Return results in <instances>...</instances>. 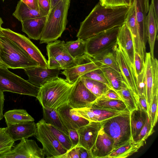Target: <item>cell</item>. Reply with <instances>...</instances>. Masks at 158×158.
<instances>
[{
  "label": "cell",
  "instance_id": "cell-1",
  "mask_svg": "<svg viewBox=\"0 0 158 158\" xmlns=\"http://www.w3.org/2000/svg\"><path fill=\"white\" fill-rule=\"evenodd\" d=\"M131 6L106 7L99 2L81 22L76 37L85 40L102 32L122 26Z\"/></svg>",
  "mask_w": 158,
  "mask_h": 158
},
{
  "label": "cell",
  "instance_id": "cell-2",
  "mask_svg": "<svg viewBox=\"0 0 158 158\" xmlns=\"http://www.w3.org/2000/svg\"><path fill=\"white\" fill-rule=\"evenodd\" d=\"M58 77L40 87L36 97L43 107L57 109L68 103L69 96L74 85Z\"/></svg>",
  "mask_w": 158,
  "mask_h": 158
},
{
  "label": "cell",
  "instance_id": "cell-3",
  "mask_svg": "<svg viewBox=\"0 0 158 158\" xmlns=\"http://www.w3.org/2000/svg\"><path fill=\"white\" fill-rule=\"evenodd\" d=\"M70 1L61 0L50 9L40 40V44L55 41L61 36L67 23Z\"/></svg>",
  "mask_w": 158,
  "mask_h": 158
},
{
  "label": "cell",
  "instance_id": "cell-4",
  "mask_svg": "<svg viewBox=\"0 0 158 158\" xmlns=\"http://www.w3.org/2000/svg\"><path fill=\"white\" fill-rule=\"evenodd\" d=\"M0 57L7 68L25 69L39 64L6 36L0 29Z\"/></svg>",
  "mask_w": 158,
  "mask_h": 158
},
{
  "label": "cell",
  "instance_id": "cell-5",
  "mask_svg": "<svg viewBox=\"0 0 158 158\" xmlns=\"http://www.w3.org/2000/svg\"><path fill=\"white\" fill-rule=\"evenodd\" d=\"M101 123L104 131L114 140L113 151L132 139L130 114L111 117L101 122Z\"/></svg>",
  "mask_w": 158,
  "mask_h": 158
},
{
  "label": "cell",
  "instance_id": "cell-6",
  "mask_svg": "<svg viewBox=\"0 0 158 158\" xmlns=\"http://www.w3.org/2000/svg\"><path fill=\"white\" fill-rule=\"evenodd\" d=\"M40 88L10 71L7 68L0 67V91L36 97Z\"/></svg>",
  "mask_w": 158,
  "mask_h": 158
},
{
  "label": "cell",
  "instance_id": "cell-7",
  "mask_svg": "<svg viewBox=\"0 0 158 158\" xmlns=\"http://www.w3.org/2000/svg\"><path fill=\"white\" fill-rule=\"evenodd\" d=\"M64 41L56 40L47 43L46 46L48 68L63 69L75 66L77 58H73L64 46Z\"/></svg>",
  "mask_w": 158,
  "mask_h": 158
},
{
  "label": "cell",
  "instance_id": "cell-8",
  "mask_svg": "<svg viewBox=\"0 0 158 158\" xmlns=\"http://www.w3.org/2000/svg\"><path fill=\"white\" fill-rule=\"evenodd\" d=\"M120 27L102 32L86 40V54L91 56L112 49L117 44Z\"/></svg>",
  "mask_w": 158,
  "mask_h": 158
},
{
  "label": "cell",
  "instance_id": "cell-9",
  "mask_svg": "<svg viewBox=\"0 0 158 158\" xmlns=\"http://www.w3.org/2000/svg\"><path fill=\"white\" fill-rule=\"evenodd\" d=\"M37 131L35 136L42 144L45 156L47 158H56L67 151L57 140L46 126L42 119L36 123Z\"/></svg>",
  "mask_w": 158,
  "mask_h": 158
},
{
  "label": "cell",
  "instance_id": "cell-10",
  "mask_svg": "<svg viewBox=\"0 0 158 158\" xmlns=\"http://www.w3.org/2000/svg\"><path fill=\"white\" fill-rule=\"evenodd\" d=\"M113 48L120 73L125 83L131 91L137 106L138 94L134 68L125 52L117 43Z\"/></svg>",
  "mask_w": 158,
  "mask_h": 158
},
{
  "label": "cell",
  "instance_id": "cell-11",
  "mask_svg": "<svg viewBox=\"0 0 158 158\" xmlns=\"http://www.w3.org/2000/svg\"><path fill=\"white\" fill-rule=\"evenodd\" d=\"M0 30L9 38L27 53L40 64V67H48L47 60L38 48L24 35L8 28L1 27Z\"/></svg>",
  "mask_w": 158,
  "mask_h": 158
},
{
  "label": "cell",
  "instance_id": "cell-12",
  "mask_svg": "<svg viewBox=\"0 0 158 158\" xmlns=\"http://www.w3.org/2000/svg\"><path fill=\"white\" fill-rule=\"evenodd\" d=\"M144 65L148 111L153 97L155 95L158 94V60L156 58L153 57L150 52H146Z\"/></svg>",
  "mask_w": 158,
  "mask_h": 158
},
{
  "label": "cell",
  "instance_id": "cell-13",
  "mask_svg": "<svg viewBox=\"0 0 158 158\" xmlns=\"http://www.w3.org/2000/svg\"><path fill=\"white\" fill-rule=\"evenodd\" d=\"M97 98L86 87L80 77L76 81L71 89L68 104L73 109L82 108L91 105Z\"/></svg>",
  "mask_w": 158,
  "mask_h": 158
},
{
  "label": "cell",
  "instance_id": "cell-14",
  "mask_svg": "<svg viewBox=\"0 0 158 158\" xmlns=\"http://www.w3.org/2000/svg\"><path fill=\"white\" fill-rule=\"evenodd\" d=\"M101 67L94 61L91 56L85 54L77 58L75 66L64 69L61 74L65 76L68 82L72 84L84 74Z\"/></svg>",
  "mask_w": 158,
  "mask_h": 158
},
{
  "label": "cell",
  "instance_id": "cell-15",
  "mask_svg": "<svg viewBox=\"0 0 158 158\" xmlns=\"http://www.w3.org/2000/svg\"><path fill=\"white\" fill-rule=\"evenodd\" d=\"M45 155L42 148L39 147L35 141L23 138L19 143L1 158H44Z\"/></svg>",
  "mask_w": 158,
  "mask_h": 158
},
{
  "label": "cell",
  "instance_id": "cell-16",
  "mask_svg": "<svg viewBox=\"0 0 158 158\" xmlns=\"http://www.w3.org/2000/svg\"><path fill=\"white\" fill-rule=\"evenodd\" d=\"M70 112L90 121L99 122L118 115L130 113L128 111L102 109L95 107L92 105L82 108H72Z\"/></svg>",
  "mask_w": 158,
  "mask_h": 158
},
{
  "label": "cell",
  "instance_id": "cell-17",
  "mask_svg": "<svg viewBox=\"0 0 158 158\" xmlns=\"http://www.w3.org/2000/svg\"><path fill=\"white\" fill-rule=\"evenodd\" d=\"M27 75V81L32 85L40 87L47 82L58 77L60 69L40 66L24 69Z\"/></svg>",
  "mask_w": 158,
  "mask_h": 158
},
{
  "label": "cell",
  "instance_id": "cell-18",
  "mask_svg": "<svg viewBox=\"0 0 158 158\" xmlns=\"http://www.w3.org/2000/svg\"><path fill=\"white\" fill-rule=\"evenodd\" d=\"M101 127V122L90 121L77 129L79 136L77 146L90 150L96 141Z\"/></svg>",
  "mask_w": 158,
  "mask_h": 158
},
{
  "label": "cell",
  "instance_id": "cell-19",
  "mask_svg": "<svg viewBox=\"0 0 158 158\" xmlns=\"http://www.w3.org/2000/svg\"><path fill=\"white\" fill-rule=\"evenodd\" d=\"M114 140L101 127L96 141L90 150L93 158H105L114 149Z\"/></svg>",
  "mask_w": 158,
  "mask_h": 158
},
{
  "label": "cell",
  "instance_id": "cell-20",
  "mask_svg": "<svg viewBox=\"0 0 158 158\" xmlns=\"http://www.w3.org/2000/svg\"><path fill=\"white\" fill-rule=\"evenodd\" d=\"M72 108L67 104L57 109L60 118L65 127L70 129L77 130L88 124L90 122L70 112Z\"/></svg>",
  "mask_w": 158,
  "mask_h": 158
},
{
  "label": "cell",
  "instance_id": "cell-21",
  "mask_svg": "<svg viewBox=\"0 0 158 158\" xmlns=\"http://www.w3.org/2000/svg\"><path fill=\"white\" fill-rule=\"evenodd\" d=\"M139 38L140 48V56L145 61L146 45L148 41L146 18L147 14L143 9L139 0H135Z\"/></svg>",
  "mask_w": 158,
  "mask_h": 158
},
{
  "label": "cell",
  "instance_id": "cell-22",
  "mask_svg": "<svg viewBox=\"0 0 158 158\" xmlns=\"http://www.w3.org/2000/svg\"><path fill=\"white\" fill-rule=\"evenodd\" d=\"M117 43L125 52L134 68L135 52L134 42L131 32L125 23L120 27Z\"/></svg>",
  "mask_w": 158,
  "mask_h": 158
},
{
  "label": "cell",
  "instance_id": "cell-23",
  "mask_svg": "<svg viewBox=\"0 0 158 158\" xmlns=\"http://www.w3.org/2000/svg\"><path fill=\"white\" fill-rule=\"evenodd\" d=\"M47 16L30 19L21 22L22 31L31 39H40L44 28Z\"/></svg>",
  "mask_w": 158,
  "mask_h": 158
},
{
  "label": "cell",
  "instance_id": "cell-24",
  "mask_svg": "<svg viewBox=\"0 0 158 158\" xmlns=\"http://www.w3.org/2000/svg\"><path fill=\"white\" fill-rule=\"evenodd\" d=\"M7 131L14 141L35 136L37 131L34 121L7 127Z\"/></svg>",
  "mask_w": 158,
  "mask_h": 158
},
{
  "label": "cell",
  "instance_id": "cell-25",
  "mask_svg": "<svg viewBox=\"0 0 158 158\" xmlns=\"http://www.w3.org/2000/svg\"><path fill=\"white\" fill-rule=\"evenodd\" d=\"M148 13L146 18L148 40L149 45L150 53L151 56L154 57V48L155 42L157 37L158 25L156 24L155 21L152 1H151L149 6Z\"/></svg>",
  "mask_w": 158,
  "mask_h": 158
},
{
  "label": "cell",
  "instance_id": "cell-26",
  "mask_svg": "<svg viewBox=\"0 0 158 158\" xmlns=\"http://www.w3.org/2000/svg\"><path fill=\"white\" fill-rule=\"evenodd\" d=\"M125 23L129 29L132 34L134 42L135 51L140 56V51L135 0H132V4L127 14Z\"/></svg>",
  "mask_w": 158,
  "mask_h": 158
},
{
  "label": "cell",
  "instance_id": "cell-27",
  "mask_svg": "<svg viewBox=\"0 0 158 158\" xmlns=\"http://www.w3.org/2000/svg\"><path fill=\"white\" fill-rule=\"evenodd\" d=\"M7 127L34 121V118L23 109H14L4 114Z\"/></svg>",
  "mask_w": 158,
  "mask_h": 158
},
{
  "label": "cell",
  "instance_id": "cell-28",
  "mask_svg": "<svg viewBox=\"0 0 158 158\" xmlns=\"http://www.w3.org/2000/svg\"><path fill=\"white\" fill-rule=\"evenodd\" d=\"M100 69L109 84L110 88L119 90L128 87L120 73L106 65L101 66Z\"/></svg>",
  "mask_w": 158,
  "mask_h": 158
},
{
  "label": "cell",
  "instance_id": "cell-29",
  "mask_svg": "<svg viewBox=\"0 0 158 158\" xmlns=\"http://www.w3.org/2000/svg\"><path fill=\"white\" fill-rule=\"evenodd\" d=\"M148 114L136 108L130 113V123L131 137L134 140L137 138L144 125Z\"/></svg>",
  "mask_w": 158,
  "mask_h": 158
},
{
  "label": "cell",
  "instance_id": "cell-30",
  "mask_svg": "<svg viewBox=\"0 0 158 158\" xmlns=\"http://www.w3.org/2000/svg\"><path fill=\"white\" fill-rule=\"evenodd\" d=\"M144 142H135L132 139L112 151L105 158H125L137 152Z\"/></svg>",
  "mask_w": 158,
  "mask_h": 158
},
{
  "label": "cell",
  "instance_id": "cell-31",
  "mask_svg": "<svg viewBox=\"0 0 158 158\" xmlns=\"http://www.w3.org/2000/svg\"><path fill=\"white\" fill-rule=\"evenodd\" d=\"M113 48L92 57L94 61L100 66L106 65L120 73Z\"/></svg>",
  "mask_w": 158,
  "mask_h": 158
},
{
  "label": "cell",
  "instance_id": "cell-32",
  "mask_svg": "<svg viewBox=\"0 0 158 158\" xmlns=\"http://www.w3.org/2000/svg\"><path fill=\"white\" fill-rule=\"evenodd\" d=\"M92 105L102 109L129 111L121 100L107 98L102 95L97 98Z\"/></svg>",
  "mask_w": 158,
  "mask_h": 158
},
{
  "label": "cell",
  "instance_id": "cell-33",
  "mask_svg": "<svg viewBox=\"0 0 158 158\" xmlns=\"http://www.w3.org/2000/svg\"><path fill=\"white\" fill-rule=\"evenodd\" d=\"M12 15L21 22L34 18L44 16L39 11L31 9L20 0Z\"/></svg>",
  "mask_w": 158,
  "mask_h": 158
},
{
  "label": "cell",
  "instance_id": "cell-34",
  "mask_svg": "<svg viewBox=\"0 0 158 158\" xmlns=\"http://www.w3.org/2000/svg\"><path fill=\"white\" fill-rule=\"evenodd\" d=\"M43 118L47 124L51 125L69 135L68 131L62 123L58 114L57 109L43 107Z\"/></svg>",
  "mask_w": 158,
  "mask_h": 158
},
{
  "label": "cell",
  "instance_id": "cell-35",
  "mask_svg": "<svg viewBox=\"0 0 158 158\" xmlns=\"http://www.w3.org/2000/svg\"><path fill=\"white\" fill-rule=\"evenodd\" d=\"M64 45L69 54L74 59L86 54L85 40L78 38L76 40L67 41Z\"/></svg>",
  "mask_w": 158,
  "mask_h": 158
},
{
  "label": "cell",
  "instance_id": "cell-36",
  "mask_svg": "<svg viewBox=\"0 0 158 158\" xmlns=\"http://www.w3.org/2000/svg\"><path fill=\"white\" fill-rule=\"evenodd\" d=\"M80 79L86 87L97 98L110 88L106 85L95 80L83 77H81Z\"/></svg>",
  "mask_w": 158,
  "mask_h": 158
},
{
  "label": "cell",
  "instance_id": "cell-37",
  "mask_svg": "<svg viewBox=\"0 0 158 158\" xmlns=\"http://www.w3.org/2000/svg\"><path fill=\"white\" fill-rule=\"evenodd\" d=\"M14 143L7 131V127L0 128V158L11 150Z\"/></svg>",
  "mask_w": 158,
  "mask_h": 158
},
{
  "label": "cell",
  "instance_id": "cell-38",
  "mask_svg": "<svg viewBox=\"0 0 158 158\" xmlns=\"http://www.w3.org/2000/svg\"><path fill=\"white\" fill-rule=\"evenodd\" d=\"M45 124L62 146L67 151L72 148V144L68 135L57 128L49 124Z\"/></svg>",
  "mask_w": 158,
  "mask_h": 158
},
{
  "label": "cell",
  "instance_id": "cell-39",
  "mask_svg": "<svg viewBox=\"0 0 158 158\" xmlns=\"http://www.w3.org/2000/svg\"><path fill=\"white\" fill-rule=\"evenodd\" d=\"M114 90L118 94L130 112L137 108L135 98L128 87L119 90Z\"/></svg>",
  "mask_w": 158,
  "mask_h": 158
},
{
  "label": "cell",
  "instance_id": "cell-40",
  "mask_svg": "<svg viewBox=\"0 0 158 158\" xmlns=\"http://www.w3.org/2000/svg\"><path fill=\"white\" fill-rule=\"evenodd\" d=\"M158 94H157L153 97L148 112L151 126L153 128L158 120Z\"/></svg>",
  "mask_w": 158,
  "mask_h": 158
},
{
  "label": "cell",
  "instance_id": "cell-41",
  "mask_svg": "<svg viewBox=\"0 0 158 158\" xmlns=\"http://www.w3.org/2000/svg\"><path fill=\"white\" fill-rule=\"evenodd\" d=\"M153 127H152L148 115L146 122L141 130L137 138L134 140L135 142H144L153 132Z\"/></svg>",
  "mask_w": 158,
  "mask_h": 158
},
{
  "label": "cell",
  "instance_id": "cell-42",
  "mask_svg": "<svg viewBox=\"0 0 158 158\" xmlns=\"http://www.w3.org/2000/svg\"><path fill=\"white\" fill-rule=\"evenodd\" d=\"M81 77L95 80L106 85L109 87L110 86L108 82L100 68L90 71L84 74Z\"/></svg>",
  "mask_w": 158,
  "mask_h": 158
},
{
  "label": "cell",
  "instance_id": "cell-43",
  "mask_svg": "<svg viewBox=\"0 0 158 158\" xmlns=\"http://www.w3.org/2000/svg\"><path fill=\"white\" fill-rule=\"evenodd\" d=\"M136 79L138 95L143 94L146 96V81L145 68L143 71L137 76Z\"/></svg>",
  "mask_w": 158,
  "mask_h": 158
},
{
  "label": "cell",
  "instance_id": "cell-44",
  "mask_svg": "<svg viewBox=\"0 0 158 158\" xmlns=\"http://www.w3.org/2000/svg\"><path fill=\"white\" fill-rule=\"evenodd\" d=\"M133 67L136 77L143 71L145 68L144 60L139 54L135 51Z\"/></svg>",
  "mask_w": 158,
  "mask_h": 158
},
{
  "label": "cell",
  "instance_id": "cell-45",
  "mask_svg": "<svg viewBox=\"0 0 158 158\" xmlns=\"http://www.w3.org/2000/svg\"><path fill=\"white\" fill-rule=\"evenodd\" d=\"M101 5L106 7H116L128 6L124 0H100Z\"/></svg>",
  "mask_w": 158,
  "mask_h": 158
},
{
  "label": "cell",
  "instance_id": "cell-46",
  "mask_svg": "<svg viewBox=\"0 0 158 158\" xmlns=\"http://www.w3.org/2000/svg\"><path fill=\"white\" fill-rule=\"evenodd\" d=\"M40 11L43 16H47L51 9L50 0H38Z\"/></svg>",
  "mask_w": 158,
  "mask_h": 158
},
{
  "label": "cell",
  "instance_id": "cell-47",
  "mask_svg": "<svg viewBox=\"0 0 158 158\" xmlns=\"http://www.w3.org/2000/svg\"><path fill=\"white\" fill-rule=\"evenodd\" d=\"M137 108L148 114V107L147 97L143 94L138 95Z\"/></svg>",
  "mask_w": 158,
  "mask_h": 158
},
{
  "label": "cell",
  "instance_id": "cell-48",
  "mask_svg": "<svg viewBox=\"0 0 158 158\" xmlns=\"http://www.w3.org/2000/svg\"><path fill=\"white\" fill-rule=\"evenodd\" d=\"M56 158H80L77 146L71 148L67 152Z\"/></svg>",
  "mask_w": 158,
  "mask_h": 158
},
{
  "label": "cell",
  "instance_id": "cell-49",
  "mask_svg": "<svg viewBox=\"0 0 158 158\" xmlns=\"http://www.w3.org/2000/svg\"><path fill=\"white\" fill-rule=\"evenodd\" d=\"M69 136L72 144V148L77 146L79 141V136L77 130L70 129L68 130Z\"/></svg>",
  "mask_w": 158,
  "mask_h": 158
},
{
  "label": "cell",
  "instance_id": "cell-50",
  "mask_svg": "<svg viewBox=\"0 0 158 158\" xmlns=\"http://www.w3.org/2000/svg\"><path fill=\"white\" fill-rule=\"evenodd\" d=\"M80 158H93L90 150H88L85 148L77 146Z\"/></svg>",
  "mask_w": 158,
  "mask_h": 158
},
{
  "label": "cell",
  "instance_id": "cell-51",
  "mask_svg": "<svg viewBox=\"0 0 158 158\" xmlns=\"http://www.w3.org/2000/svg\"><path fill=\"white\" fill-rule=\"evenodd\" d=\"M20 0L31 9L40 12L38 0Z\"/></svg>",
  "mask_w": 158,
  "mask_h": 158
},
{
  "label": "cell",
  "instance_id": "cell-52",
  "mask_svg": "<svg viewBox=\"0 0 158 158\" xmlns=\"http://www.w3.org/2000/svg\"><path fill=\"white\" fill-rule=\"evenodd\" d=\"M102 95L107 98L121 100L118 94L114 90L110 88H109Z\"/></svg>",
  "mask_w": 158,
  "mask_h": 158
},
{
  "label": "cell",
  "instance_id": "cell-53",
  "mask_svg": "<svg viewBox=\"0 0 158 158\" xmlns=\"http://www.w3.org/2000/svg\"><path fill=\"white\" fill-rule=\"evenodd\" d=\"M153 4L154 14L156 24L158 25V0H151Z\"/></svg>",
  "mask_w": 158,
  "mask_h": 158
},
{
  "label": "cell",
  "instance_id": "cell-54",
  "mask_svg": "<svg viewBox=\"0 0 158 158\" xmlns=\"http://www.w3.org/2000/svg\"><path fill=\"white\" fill-rule=\"evenodd\" d=\"M4 100L3 92L0 91V121L4 117L3 110Z\"/></svg>",
  "mask_w": 158,
  "mask_h": 158
},
{
  "label": "cell",
  "instance_id": "cell-55",
  "mask_svg": "<svg viewBox=\"0 0 158 158\" xmlns=\"http://www.w3.org/2000/svg\"><path fill=\"white\" fill-rule=\"evenodd\" d=\"M141 4V6L147 14L149 8V0H139Z\"/></svg>",
  "mask_w": 158,
  "mask_h": 158
},
{
  "label": "cell",
  "instance_id": "cell-56",
  "mask_svg": "<svg viewBox=\"0 0 158 158\" xmlns=\"http://www.w3.org/2000/svg\"><path fill=\"white\" fill-rule=\"evenodd\" d=\"M61 0H50L51 9L55 6Z\"/></svg>",
  "mask_w": 158,
  "mask_h": 158
},
{
  "label": "cell",
  "instance_id": "cell-57",
  "mask_svg": "<svg viewBox=\"0 0 158 158\" xmlns=\"http://www.w3.org/2000/svg\"><path fill=\"white\" fill-rule=\"evenodd\" d=\"M0 67L7 68L6 65L3 62L0 57Z\"/></svg>",
  "mask_w": 158,
  "mask_h": 158
},
{
  "label": "cell",
  "instance_id": "cell-58",
  "mask_svg": "<svg viewBox=\"0 0 158 158\" xmlns=\"http://www.w3.org/2000/svg\"><path fill=\"white\" fill-rule=\"evenodd\" d=\"M133 0H124L125 2L127 5L131 6L132 2Z\"/></svg>",
  "mask_w": 158,
  "mask_h": 158
},
{
  "label": "cell",
  "instance_id": "cell-59",
  "mask_svg": "<svg viewBox=\"0 0 158 158\" xmlns=\"http://www.w3.org/2000/svg\"><path fill=\"white\" fill-rule=\"evenodd\" d=\"M3 23V22L2 19L0 17V29L2 27L1 26Z\"/></svg>",
  "mask_w": 158,
  "mask_h": 158
},
{
  "label": "cell",
  "instance_id": "cell-60",
  "mask_svg": "<svg viewBox=\"0 0 158 158\" xmlns=\"http://www.w3.org/2000/svg\"><path fill=\"white\" fill-rule=\"evenodd\" d=\"M2 0V1L4 2L5 0Z\"/></svg>",
  "mask_w": 158,
  "mask_h": 158
}]
</instances>
